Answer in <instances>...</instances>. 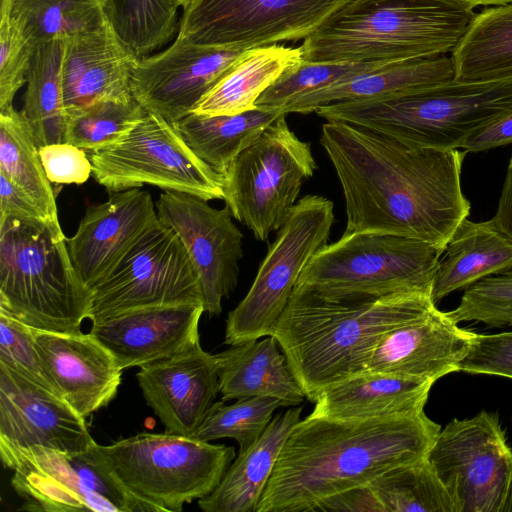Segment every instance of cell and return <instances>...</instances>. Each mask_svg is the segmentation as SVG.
<instances>
[{"label":"cell","mask_w":512,"mask_h":512,"mask_svg":"<svg viewBox=\"0 0 512 512\" xmlns=\"http://www.w3.org/2000/svg\"><path fill=\"white\" fill-rule=\"evenodd\" d=\"M320 144L341 184L344 232H381L445 250L470 202L461 187L465 151L412 145L341 121L322 126Z\"/></svg>","instance_id":"obj_1"},{"label":"cell","mask_w":512,"mask_h":512,"mask_svg":"<svg viewBox=\"0 0 512 512\" xmlns=\"http://www.w3.org/2000/svg\"><path fill=\"white\" fill-rule=\"evenodd\" d=\"M441 430L425 412L362 420L308 415L288 435L254 512H306L427 455Z\"/></svg>","instance_id":"obj_2"},{"label":"cell","mask_w":512,"mask_h":512,"mask_svg":"<svg viewBox=\"0 0 512 512\" xmlns=\"http://www.w3.org/2000/svg\"><path fill=\"white\" fill-rule=\"evenodd\" d=\"M424 292L376 295L295 285L271 336L305 397L366 373L384 335L433 310Z\"/></svg>","instance_id":"obj_3"},{"label":"cell","mask_w":512,"mask_h":512,"mask_svg":"<svg viewBox=\"0 0 512 512\" xmlns=\"http://www.w3.org/2000/svg\"><path fill=\"white\" fill-rule=\"evenodd\" d=\"M475 15L462 0H346L301 48L306 62H374L452 52Z\"/></svg>","instance_id":"obj_4"},{"label":"cell","mask_w":512,"mask_h":512,"mask_svg":"<svg viewBox=\"0 0 512 512\" xmlns=\"http://www.w3.org/2000/svg\"><path fill=\"white\" fill-rule=\"evenodd\" d=\"M91 300L61 227L0 220V308L34 329L78 333L89 319Z\"/></svg>","instance_id":"obj_5"},{"label":"cell","mask_w":512,"mask_h":512,"mask_svg":"<svg viewBox=\"0 0 512 512\" xmlns=\"http://www.w3.org/2000/svg\"><path fill=\"white\" fill-rule=\"evenodd\" d=\"M510 111L512 77L453 78L399 97L332 103L315 112L326 121L359 125L412 145L458 149Z\"/></svg>","instance_id":"obj_6"},{"label":"cell","mask_w":512,"mask_h":512,"mask_svg":"<svg viewBox=\"0 0 512 512\" xmlns=\"http://www.w3.org/2000/svg\"><path fill=\"white\" fill-rule=\"evenodd\" d=\"M99 448L124 486L158 512H181L214 491L233 447L172 433H139Z\"/></svg>","instance_id":"obj_7"},{"label":"cell","mask_w":512,"mask_h":512,"mask_svg":"<svg viewBox=\"0 0 512 512\" xmlns=\"http://www.w3.org/2000/svg\"><path fill=\"white\" fill-rule=\"evenodd\" d=\"M286 115H279L222 175L225 205L260 241L280 229L317 167L310 144L289 128Z\"/></svg>","instance_id":"obj_8"},{"label":"cell","mask_w":512,"mask_h":512,"mask_svg":"<svg viewBox=\"0 0 512 512\" xmlns=\"http://www.w3.org/2000/svg\"><path fill=\"white\" fill-rule=\"evenodd\" d=\"M444 250L429 243L381 232H344L323 245L296 285L334 292L376 295L424 292L433 281Z\"/></svg>","instance_id":"obj_9"},{"label":"cell","mask_w":512,"mask_h":512,"mask_svg":"<svg viewBox=\"0 0 512 512\" xmlns=\"http://www.w3.org/2000/svg\"><path fill=\"white\" fill-rule=\"evenodd\" d=\"M11 484L23 499L19 510L38 512H158L119 480L98 443L65 453L32 446L0 450Z\"/></svg>","instance_id":"obj_10"},{"label":"cell","mask_w":512,"mask_h":512,"mask_svg":"<svg viewBox=\"0 0 512 512\" xmlns=\"http://www.w3.org/2000/svg\"><path fill=\"white\" fill-rule=\"evenodd\" d=\"M333 222L334 205L328 198L306 195L296 202L269 246L248 293L228 314L227 345L272 335L300 274L327 243Z\"/></svg>","instance_id":"obj_11"},{"label":"cell","mask_w":512,"mask_h":512,"mask_svg":"<svg viewBox=\"0 0 512 512\" xmlns=\"http://www.w3.org/2000/svg\"><path fill=\"white\" fill-rule=\"evenodd\" d=\"M92 177L107 192L152 185L207 201L222 199V176L188 147L174 126L147 112L117 144L91 153Z\"/></svg>","instance_id":"obj_12"},{"label":"cell","mask_w":512,"mask_h":512,"mask_svg":"<svg viewBox=\"0 0 512 512\" xmlns=\"http://www.w3.org/2000/svg\"><path fill=\"white\" fill-rule=\"evenodd\" d=\"M458 512H502L512 483V449L498 415L453 419L426 455Z\"/></svg>","instance_id":"obj_13"},{"label":"cell","mask_w":512,"mask_h":512,"mask_svg":"<svg viewBox=\"0 0 512 512\" xmlns=\"http://www.w3.org/2000/svg\"><path fill=\"white\" fill-rule=\"evenodd\" d=\"M91 291V321L139 307L203 304L200 279L185 246L159 219Z\"/></svg>","instance_id":"obj_14"},{"label":"cell","mask_w":512,"mask_h":512,"mask_svg":"<svg viewBox=\"0 0 512 512\" xmlns=\"http://www.w3.org/2000/svg\"><path fill=\"white\" fill-rule=\"evenodd\" d=\"M346 0H191L177 37L189 42L248 50L304 39Z\"/></svg>","instance_id":"obj_15"},{"label":"cell","mask_w":512,"mask_h":512,"mask_svg":"<svg viewBox=\"0 0 512 512\" xmlns=\"http://www.w3.org/2000/svg\"><path fill=\"white\" fill-rule=\"evenodd\" d=\"M158 218L172 228L198 273L204 312L222 311V300L235 290L243 257V234L229 208H214L196 195L164 191L156 203Z\"/></svg>","instance_id":"obj_16"},{"label":"cell","mask_w":512,"mask_h":512,"mask_svg":"<svg viewBox=\"0 0 512 512\" xmlns=\"http://www.w3.org/2000/svg\"><path fill=\"white\" fill-rule=\"evenodd\" d=\"M244 51L176 37L163 51L138 59L132 96L147 112L172 124L193 112Z\"/></svg>","instance_id":"obj_17"},{"label":"cell","mask_w":512,"mask_h":512,"mask_svg":"<svg viewBox=\"0 0 512 512\" xmlns=\"http://www.w3.org/2000/svg\"><path fill=\"white\" fill-rule=\"evenodd\" d=\"M94 443L85 418L63 398L0 363V450L78 453Z\"/></svg>","instance_id":"obj_18"},{"label":"cell","mask_w":512,"mask_h":512,"mask_svg":"<svg viewBox=\"0 0 512 512\" xmlns=\"http://www.w3.org/2000/svg\"><path fill=\"white\" fill-rule=\"evenodd\" d=\"M108 195L105 202L86 208L75 234L67 238L72 263L91 290L159 219L146 190L131 188Z\"/></svg>","instance_id":"obj_19"},{"label":"cell","mask_w":512,"mask_h":512,"mask_svg":"<svg viewBox=\"0 0 512 512\" xmlns=\"http://www.w3.org/2000/svg\"><path fill=\"white\" fill-rule=\"evenodd\" d=\"M202 303L146 306L92 322L90 333L122 370L172 357L200 341Z\"/></svg>","instance_id":"obj_20"},{"label":"cell","mask_w":512,"mask_h":512,"mask_svg":"<svg viewBox=\"0 0 512 512\" xmlns=\"http://www.w3.org/2000/svg\"><path fill=\"white\" fill-rule=\"evenodd\" d=\"M138 384L167 433L192 436L219 390L215 355L200 341L182 352L139 367Z\"/></svg>","instance_id":"obj_21"},{"label":"cell","mask_w":512,"mask_h":512,"mask_svg":"<svg viewBox=\"0 0 512 512\" xmlns=\"http://www.w3.org/2000/svg\"><path fill=\"white\" fill-rule=\"evenodd\" d=\"M34 346L58 394L84 418L107 406L121 384L122 369L90 332L32 328Z\"/></svg>","instance_id":"obj_22"},{"label":"cell","mask_w":512,"mask_h":512,"mask_svg":"<svg viewBox=\"0 0 512 512\" xmlns=\"http://www.w3.org/2000/svg\"><path fill=\"white\" fill-rule=\"evenodd\" d=\"M475 334L435 307L387 332L374 349L366 373L436 381L459 371Z\"/></svg>","instance_id":"obj_23"},{"label":"cell","mask_w":512,"mask_h":512,"mask_svg":"<svg viewBox=\"0 0 512 512\" xmlns=\"http://www.w3.org/2000/svg\"><path fill=\"white\" fill-rule=\"evenodd\" d=\"M138 59L109 21L64 39L61 75L66 110L131 100V77Z\"/></svg>","instance_id":"obj_24"},{"label":"cell","mask_w":512,"mask_h":512,"mask_svg":"<svg viewBox=\"0 0 512 512\" xmlns=\"http://www.w3.org/2000/svg\"><path fill=\"white\" fill-rule=\"evenodd\" d=\"M431 379L362 373L322 390L311 416L362 420L408 416L424 411Z\"/></svg>","instance_id":"obj_25"},{"label":"cell","mask_w":512,"mask_h":512,"mask_svg":"<svg viewBox=\"0 0 512 512\" xmlns=\"http://www.w3.org/2000/svg\"><path fill=\"white\" fill-rule=\"evenodd\" d=\"M453 78V62L447 55L397 61L306 94L282 111L308 114L332 103L394 98Z\"/></svg>","instance_id":"obj_26"},{"label":"cell","mask_w":512,"mask_h":512,"mask_svg":"<svg viewBox=\"0 0 512 512\" xmlns=\"http://www.w3.org/2000/svg\"><path fill=\"white\" fill-rule=\"evenodd\" d=\"M273 336L232 345L215 354L222 400L269 396L283 406L300 405L305 397Z\"/></svg>","instance_id":"obj_27"},{"label":"cell","mask_w":512,"mask_h":512,"mask_svg":"<svg viewBox=\"0 0 512 512\" xmlns=\"http://www.w3.org/2000/svg\"><path fill=\"white\" fill-rule=\"evenodd\" d=\"M301 407L280 412L261 437L239 453L212 493L198 500L205 512H254L292 428L300 421Z\"/></svg>","instance_id":"obj_28"},{"label":"cell","mask_w":512,"mask_h":512,"mask_svg":"<svg viewBox=\"0 0 512 512\" xmlns=\"http://www.w3.org/2000/svg\"><path fill=\"white\" fill-rule=\"evenodd\" d=\"M432 287L436 303L478 280L512 269V241L492 222L464 219L449 239Z\"/></svg>","instance_id":"obj_29"},{"label":"cell","mask_w":512,"mask_h":512,"mask_svg":"<svg viewBox=\"0 0 512 512\" xmlns=\"http://www.w3.org/2000/svg\"><path fill=\"white\" fill-rule=\"evenodd\" d=\"M302 61L301 46L273 44L245 50L192 113L232 115L254 109L260 95Z\"/></svg>","instance_id":"obj_30"},{"label":"cell","mask_w":512,"mask_h":512,"mask_svg":"<svg viewBox=\"0 0 512 512\" xmlns=\"http://www.w3.org/2000/svg\"><path fill=\"white\" fill-rule=\"evenodd\" d=\"M282 112L254 108L232 115L190 113L172 123L195 155L221 176Z\"/></svg>","instance_id":"obj_31"},{"label":"cell","mask_w":512,"mask_h":512,"mask_svg":"<svg viewBox=\"0 0 512 512\" xmlns=\"http://www.w3.org/2000/svg\"><path fill=\"white\" fill-rule=\"evenodd\" d=\"M450 57L459 80L512 77V3L475 13Z\"/></svg>","instance_id":"obj_32"},{"label":"cell","mask_w":512,"mask_h":512,"mask_svg":"<svg viewBox=\"0 0 512 512\" xmlns=\"http://www.w3.org/2000/svg\"><path fill=\"white\" fill-rule=\"evenodd\" d=\"M63 40L38 45L27 74L21 110L39 147L65 142L67 110L62 86Z\"/></svg>","instance_id":"obj_33"},{"label":"cell","mask_w":512,"mask_h":512,"mask_svg":"<svg viewBox=\"0 0 512 512\" xmlns=\"http://www.w3.org/2000/svg\"><path fill=\"white\" fill-rule=\"evenodd\" d=\"M0 173L38 207L50 224L61 227L56 194L43 168L39 146L26 118L14 107L0 111Z\"/></svg>","instance_id":"obj_34"},{"label":"cell","mask_w":512,"mask_h":512,"mask_svg":"<svg viewBox=\"0 0 512 512\" xmlns=\"http://www.w3.org/2000/svg\"><path fill=\"white\" fill-rule=\"evenodd\" d=\"M11 16L34 48L108 22L103 0H15Z\"/></svg>","instance_id":"obj_35"},{"label":"cell","mask_w":512,"mask_h":512,"mask_svg":"<svg viewBox=\"0 0 512 512\" xmlns=\"http://www.w3.org/2000/svg\"><path fill=\"white\" fill-rule=\"evenodd\" d=\"M369 486L382 512H458L426 456L391 468Z\"/></svg>","instance_id":"obj_36"},{"label":"cell","mask_w":512,"mask_h":512,"mask_svg":"<svg viewBox=\"0 0 512 512\" xmlns=\"http://www.w3.org/2000/svg\"><path fill=\"white\" fill-rule=\"evenodd\" d=\"M107 19L140 59L169 42L177 29L176 0H103Z\"/></svg>","instance_id":"obj_37"},{"label":"cell","mask_w":512,"mask_h":512,"mask_svg":"<svg viewBox=\"0 0 512 512\" xmlns=\"http://www.w3.org/2000/svg\"><path fill=\"white\" fill-rule=\"evenodd\" d=\"M147 111L134 99L101 101L67 111L65 142L91 153L126 137Z\"/></svg>","instance_id":"obj_38"},{"label":"cell","mask_w":512,"mask_h":512,"mask_svg":"<svg viewBox=\"0 0 512 512\" xmlns=\"http://www.w3.org/2000/svg\"><path fill=\"white\" fill-rule=\"evenodd\" d=\"M280 406L283 405L279 399L269 396L238 399L231 405L224 400L214 402L191 437L208 442L232 438L242 453L261 437Z\"/></svg>","instance_id":"obj_39"},{"label":"cell","mask_w":512,"mask_h":512,"mask_svg":"<svg viewBox=\"0 0 512 512\" xmlns=\"http://www.w3.org/2000/svg\"><path fill=\"white\" fill-rule=\"evenodd\" d=\"M390 63L392 62H306L303 60L269 86L255 102V107L283 113L282 110L288 104L306 94Z\"/></svg>","instance_id":"obj_40"},{"label":"cell","mask_w":512,"mask_h":512,"mask_svg":"<svg viewBox=\"0 0 512 512\" xmlns=\"http://www.w3.org/2000/svg\"><path fill=\"white\" fill-rule=\"evenodd\" d=\"M455 323L482 322L512 326V271L487 276L467 287L459 305L446 312Z\"/></svg>","instance_id":"obj_41"},{"label":"cell","mask_w":512,"mask_h":512,"mask_svg":"<svg viewBox=\"0 0 512 512\" xmlns=\"http://www.w3.org/2000/svg\"><path fill=\"white\" fill-rule=\"evenodd\" d=\"M0 363L34 384L59 395L46 374L34 346L32 328L2 308H0Z\"/></svg>","instance_id":"obj_42"},{"label":"cell","mask_w":512,"mask_h":512,"mask_svg":"<svg viewBox=\"0 0 512 512\" xmlns=\"http://www.w3.org/2000/svg\"><path fill=\"white\" fill-rule=\"evenodd\" d=\"M34 50L11 15L0 18V111L13 107L14 96L27 82Z\"/></svg>","instance_id":"obj_43"},{"label":"cell","mask_w":512,"mask_h":512,"mask_svg":"<svg viewBox=\"0 0 512 512\" xmlns=\"http://www.w3.org/2000/svg\"><path fill=\"white\" fill-rule=\"evenodd\" d=\"M459 371L488 374L512 379V331L498 334H475Z\"/></svg>","instance_id":"obj_44"},{"label":"cell","mask_w":512,"mask_h":512,"mask_svg":"<svg viewBox=\"0 0 512 512\" xmlns=\"http://www.w3.org/2000/svg\"><path fill=\"white\" fill-rule=\"evenodd\" d=\"M40 159L52 184H83L92 176L86 151L68 142L39 147Z\"/></svg>","instance_id":"obj_45"},{"label":"cell","mask_w":512,"mask_h":512,"mask_svg":"<svg viewBox=\"0 0 512 512\" xmlns=\"http://www.w3.org/2000/svg\"><path fill=\"white\" fill-rule=\"evenodd\" d=\"M6 217L49 223L38 207L4 174L0 173V220Z\"/></svg>","instance_id":"obj_46"},{"label":"cell","mask_w":512,"mask_h":512,"mask_svg":"<svg viewBox=\"0 0 512 512\" xmlns=\"http://www.w3.org/2000/svg\"><path fill=\"white\" fill-rule=\"evenodd\" d=\"M312 511L382 512L369 484L324 499Z\"/></svg>","instance_id":"obj_47"},{"label":"cell","mask_w":512,"mask_h":512,"mask_svg":"<svg viewBox=\"0 0 512 512\" xmlns=\"http://www.w3.org/2000/svg\"><path fill=\"white\" fill-rule=\"evenodd\" d=\"M512 144V111L483 127L463 144L467 152H479Z\"/></svg>","instance_id":"obj_48"},{"label":"cell","mask_w":512,"mask_h":512,"mask_svg":"<svg viewBox=\"0 0 512 512\" xmlns=\"http://www.w3.org/2000/svg\"><path fill=\"white\" fill-rule=\"evenodd\" d=\"M491 220L512 241V156L505 175L498 207Z\"/></svg>","instance_id":"obj_49"},{"label":"cell","mask_w":512,"mask_h":512,"mask_svg":"<svg viewBox=\"0 0 512 512\" xmlns=\"http://www.w3.org/2000/svg\"><path fill=\"white\" fill-rule=\"evenodd\" d=\"M470 8L474 9L477 6H498L512 3V0H462Z\"/></svg>","instance_id":"obj_50"},{"label":"cell","mask_w":512,"mask_h":512,"mask_svg":"<svg viewBox=\"0 0 512 512\" xmlns=\"http://www.w3.org/2000/svg\"><path fill=\"white\" fill-rule=\"evenodd\" d=\"M15 0H0V18L10 16Z\"/></svg>","instance_id":"obj_51"},{"label":"cell","mask_w":512,"mask_h":512,"mask_svg":"<svg viewBox=\"0 0 512 512\" xmlns=\"http://www.w3.org/2000/svg\"><path fill=\"white\" fill-rule=\"evenodd\" d=\"M502 512H512V483Z\"/></svg>","instance_id":"obj_52"},{"label":"cell","mask_w":512,"mask_h":512,"mask_svg":"<svg viewBox=\"0 0 512 512\" xmlns=\"http://www.w3.org/2000/svg\"><path fill=\"white\" fill-rule=\"evenodd\" d=\"M180 7H185L191 0H176Z\"/></svg>","instance_id":"obj_53"}]
</instances>
